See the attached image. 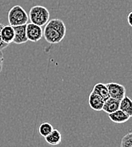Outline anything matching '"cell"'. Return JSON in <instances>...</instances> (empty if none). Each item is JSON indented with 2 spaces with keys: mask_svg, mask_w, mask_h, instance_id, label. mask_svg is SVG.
Listing matches in <instances>:
<instances>
[{
  "mask_svg": "<svg viewBox=\"0 0 132 147\" xmlns=\"http://www.w3.org/2000/svg\"><path fill=\"white\" fill-rule=\"evenodd\" d=\"M108 118L112 122L120 124V123H124L127 122L131 117L128 114H126L125 113H124L123 111L118 109L117 111H115L112 113H109Z\"/></svg>",
  "mask_w": 132,
  "mask_h": 147,
  "instance_id": "8",
  "label": "cell"
},
{
  "mask_svg": "<svg viewBox=\"0 0 132 147\" xmlns=\"http://www.w3.org/2000/svg\"><path fill=\"white\" fill-rule=\"evenodd\" d=\"M3 60H4V58H3V53H2V51H0V72H1V71H2V69H3Z\"/></svg>",
  "mask_w": 132,
  "mask_h": 147,
  "instance_id": "17",
  "label": "cell"
},
{
  "mask_svg": "<svg viewBox=\"0 0 132 147\" xmlns=\"http://www.w3.org/2000/svg\"><path fill=\"white\" fill-rule=\"evenodd\" d=\"M26 32L27 40L32 42H37L43 36V30L42 29V27L33 23L26 24Z\"/></svg>",
  "mask_w": 132,
  "mask_h": 147,
  "instance_id": "4",
  "label": "cell"
},
{
  "mask_svg": "<svg viewBox=\"0 0 132 147\" xmlns=\"http://www.w3.org/2000/svg\"><path fill=\"white\" fill-rule=\"evenodd\" d=\"M106 86L108 90L109 97H112L117 100H121L125 96V92H126L125 87L118 83L110 82V83H108Z\"/></svg>",
  "mask_w": 132,
  "mask_h": 147,
  "instance_id": "5",
  "label": "cell"
},
{
  "mask_svg": "<svg viewBox=\"0 0 132 147\" xmlns=\"http://www.w3.org/2000/svg\"><path fill=\"white\" fill-rule=\"evenodd\" d=\"M119 101L120 100H117V99H114V98H112V97L108 98L104 102L103 111H104L108 114L117 111L118 107H119Z\"/></svg>",
  "mask_w": 132,
  "mask_h": 147,
  "instance_id": "9",
  "label": "cell"
},
{
  "mask_svg": "<svg viewBox=\"0 0 132 147\" xmlns=\"http://www.w3.org/2000/svg\"><path fill=\"white\" fill-rule=\"evenodd\" d=\"M119 110L123 111L126 114H128L130 117L132 116V101L129 96H125L120 101H119Z\"/></svg>",
  "mask_w": 132,
  "mask_h": 147,
  "instance_id": "12",
  "label": "cell"
},
{
  "mask_svg": "<svg viewBox=\"0 0 132 147\" xmlns=\"http://www.w3.org/2000/svg\"><path fill=\"white\" fill-rule=\"evenodd\" d=\"M131 17H132V12H131L129 15H128V23L129 25L131 26H132V21H131Z\"/></svg>",
  "mask_w": 132,
  "mask_h": 147,
  "instance_id": "18",
  "label": "cell"
},
{
  "mask_svg": "<svg viewBox=\"0 0 132 147\" xmlns=\"http://www.w3.org/2000/svg\"><path fill=\"white\" fill-rule=\"evenodd\" d=\"M8 20L9 26H16L26 25L29 20V17L26 14V10L21 6L15 5L9 11Z\"/></svg>",
  "mask_w": 132,
  "mask_h": 147,
  "instance_id": "3",
  "label": "cell"
},
{
  "mask_svg": "<svg viewBox=\"0 0 132 147\" xmlns=\"http://www.w3.org/2000/svg\"><path fill=\"white\" fill-rule=\"evenodd\" d=\"M45 138V140L47 144L51 145V146H57L59 145L62 141V135L61 133L59 132L58 129H53V131L50 133L49 134H47Z\"/></svg>",
  "mask_w": 132,
  "mask_h": 147,
  "instance_id": "11",
  "label": "cell"
},
{
  "mask_svg": "<svg viewBox=\"0 0 132 147\" xmlns=\"http://www.w3.org/2000/svg\"><path fill=\"white\" fill-rule=\"evenodd\" d=\"M14 36H15V33H14L13 26H3V28L1 30V38L5 43L9 45L11 42H13Z\"/></svg>",
  "mask_w": 132,
  "mask_h": 147,
  "instance_id": "10",
  "label": "cell"
},
{
  "mask_svg": "<svg viewBox=\"0 0 132 147\" xmlns=\"http://www.w3.org/2000/svg\"><path fill=\"white\" fill-rule=\"evenodd\" d=\"M66 26L64 22L60 19H52L45 25L43 36L50 44L59 43L65 36Z\"/></svg>",
  "mask_w": 132,
  "mask_h": 147,
  "instance_id": "1",
  "label": "cell"
},
{
  "mask_svg": "<svg viewBox=\"0 0 132 147\" xmlns=\"http://www.w3.org/2000/svg\"><path fill=\"white\" fill-rule=\"evenodd\" d=\"M104 102L105 101L103 100V97H101L98 94H97L93 90L91 92L88 98V102L91 109H93L94 111H102Z\"/></svg>",
  "mask_w": 132,
  "mask_h": 147,
  "instance_id": "7",
  "label": "cell"
},
{
  "mask_svg": "<svg viewBox=\"0 0 132 147\" xmlns=\"http://www.w3.org/2000/svg\"><path fill=\"white\" fill-rule=\"evenodd\" d=\"M94 92H96L97 94H98L101 97H103L104 101H106L108 98H109V94H108V90L105 84L103 83H97L92 90Z\"/></svg>",
  "mask_w": 132,
  "mask_h": 147,
  "instance_id": "13",
  "label": "cell"
},
{
  "mask_svg": "<svg viewBox=\"0 0 132 147\" xmlns=\"http://www.w3.org/2000/svg\"><path fill=\"white\" fill-rule=\"evenodd\" d=\"M28 17L30 20V23H33L42 27L44 26L49 20L50 14L46 7L37 5V6H33L30 9Z\"/></svg>",
  "mask_w": 132,
  "mask_h": 147,
  "instance_id": "2",
  "label": "cell"
},
{
  "mask_svg": "<svg viewBox=\"0 0 132 147\" xmlns=\"http://www.w3.org/2000/svg\"><path fill=\"white\" fill-rule=\"evenodd\" d=\"M53 127L51 123H43L40 124L39 126V133L43 137H46L47 134H49L50 133L53 131Z\"/></svg>",
  "mask_w": 132,
  "mask_h": 147,
  "instance_id": "14",
  "label": "cell"
},
{
  "mask_svg": "<svg viewBox=\"0 0 132 147\" xmlns=\"http://www.w3.org/2000/svg\"><path fill=\"white\" fill-rule=\"evenodd\" d=\"M3 25L0 23V51L3 50L4 48H6V47L9 46V44L5 43V42L2 40V38H1V30L3 28Z\"/></svg>",
  "mask_w": 132,
  "mask_h": 147,
  "instance_id": "16",
  "label": "cell"
},
{
  "mask_svg": "<svg viewBox=\"0 0 132 147\" xmlns=\"http://www.w3.org/2000/svg\"><path fill=\"white\" fill-rule=\"evenodd\" d=\"M26 25H21V26H13L14 29V40L13 42L15 44H24L28 40L26 37Z\"/></svg>",
  "mask_w": 132,
  "mask_h": 147,
  "instance_id": "6",
  "label": "cell"
},
{
  "mask_svg": "<svg viewBox=\"0 0 132 147\" xmlns=\"http://www.w3.org/2000/svg\"><path fill=\"white\" fill-rule=\"evenodd\" d=\"M120 147H132V133L129 132L125 134L120 143Z\"/></svg>",
  "mask_w": 132,
  "mask_h": 147,
  "instance_id": "15",
  "label": "cell"
}]
</instances>
